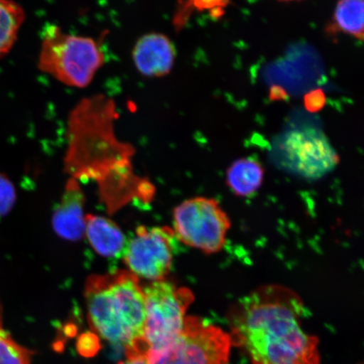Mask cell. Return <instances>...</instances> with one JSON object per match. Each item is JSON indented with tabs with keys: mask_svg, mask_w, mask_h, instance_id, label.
I'll return each mask as SVG.
<instances>
[{
	"mask_svg": "<svg viewBox=\"0 0 364 364\" xmlns=\"http://www.w3.org/2000/svg\"><path fill=\"white\" fill-rule=\"evenodd\" d=\"M303 312L297 294L271 284L241 299L231 320L254 364H320L316 338L302 329Z\"/></svg>",
	"mask_w": 364,
	"mask_h": 364,
	"instance_id": "1",
	"label": "cell"
},
{
	"mask_svg": "<svg viewBox=\"0 0 364 364\" xmlns=\"http://www.w3.org/2000/svg\"><path fill=\"white\" fill-rule=\"evenodd\" d=\"M85 298L90 326L103 339L125 351L142 343L146 313L138 277L127 270L89 277Z\"/></svg>",
	"mask_w": 364,
	"mask_h": 364,
	"instance_id": "2",
	"label": "cell"
},
{
	"mask_svg": "<svg viewBox=\"0 0 364 364\" xmlns=\"http://www.w3.org/2000/svg\"><path fill=\"white\" fill-rule=\"evenodd\" d=\"M105 62L101 45L94 38L66 33L56 25L45 29L38 68L62 84L79 89L87 87Z\"/></svg>",
	"mask_w": 364,
	"mask_h": 364,
	"instance_id": "3",
	"label": "cell"
},
{
	"mask_svg": "<svg viewBox=\"0 0 364 364\" xmlns=\"http://www.w3.org/2000/svg\"><path fill=\"white\" fill-rule=\"evenodd\" d=\"M230 228L229 216L213 198H190L173 212L172 230L177 240L205 254L221 252Z\"/></svg>",
	"mask_w": 364,
	"mask_h": 364,
	"instance_id": "4",
	"label": "cell"
},
{
	"mask_svg": "<svg viewBox=\"0 0 364 364\" xmlns=\"http://www.w3.org/2000/svg\"><path fill=\"white\" fill-rule=\"evenodd\" d=\"M145 326L144 341L149 348L164 347L174 341L183 329L186 314L194 294L185 287L165 280L150 282L144 288Z\"/></svg>",
	"mask_w": 364,
	"mask_h": 364,
	"instance_id": "5",
	"label": "cell"
},
{
	"mask_svg": "<svg viewBox=\"0 0 364 364\" xmlns=\"http://www.w3.org/2000/svg\"><path fill=\"white\" fill-rule=\"evenodd\" d=\"M176 240L171 228L139 227L122 253L127 271L139 279H166L171 269Z\"/></svg>",
	"mask_w": 364,
	"mask_h": 364,
	"instance_id": "6",
	"label": "cell"
},
{
	"mask_svg": "<svg viewBox=\"0 0 364 364\" xmlns=\"http://www.w3.org/2000/svg\"><path fill=\"white\" fill-rule=\"evenodd\" d=\"M231 338L203 318L186 316L173 343V364H229Z\"/></svg>",
	"mask_w": 364,
	"mask_h": 364,
	"instance_id": "7",
	"label": "cell"
},
{
	"mask_svg": "<svg viewBox=\"0 0 364 364\" xmlns=\"http://www.w3.org/2000/svg\"><path fill=\"white\" fill-rule=\"evenodd\" d=\"M136 70L149 78H161L170 74L176 60L174 44L161 33L145 34L136 41L133 49Z\"/></svg>",
	"mask_w": 364,
	"mask_h": 364,
	"instance_id": "8",
	"label": "cell"
},
{
	"mask_svg": "<svg viewBox=\"0 0 364 364\" xmlns=\"http://www.w3.org/2000/svg\"><path fill=\"white\" fill-rule=\"evenodd\" d=\"M84 203L85 197L80 186L76 181H70L53 215L54 230L59 236L77 240L85 235Z\"/></svg>",
	"mask_w": 364,
	"mask_h": 364,
	"instance_id": "9",
	"label": "cell"
},
{
	"mask_svg": "<svg viewBox=\"0 0 364 364\" xmlns=\"http://www.w3.org/2000/svg\"><path fill=\"white\" fill-rule=\"evenodd\" d=\"M284 148L291 156L315 165L336 158L326 136L313 129L291 132L284 140Z\"/></svg>",
	"mask_w": 364,
	"mask_h": 364,
	"instance_id": "10",
	"label": "cell"
},
{
	"mask_svg": "<svg viewBox=\"0 0 364 364\" xmlns=\"http://www.w3.org/2000/svg\"><path fill=\"white\" fill-rule=\"evenodd\" d=\"M85 235L95 252L106 257L122 256L126 247L125 235L120 228L107 218L85 216Z\"/></svg>",
	"mask_w": 364,
	"mask_h": 364,
	"instance_id": "11",
	"label": "cell"
},
{
	"mask_svg": "<svg viewBox=\"0 0 364 364\" xmlns=\"http://www.w3.org/2000/svg\"><path fill=\"white\" fill-rule=\"evenodd\" d=\"M264 181V169L252 158L235 161L226 173V184L231 192L240 198H248L257 192Z\"/></svg>",
	"mask_w": 364,
	"mask_h": 364,
	"instance_id": "12",
	"label": "cell"
},
{
	"mask_svg": "<svg viewBox=\"0 0 364 364\" xmlns=\"http://www.w3.org/2000/svg\"><path fill=\"white\" fill-rule=\"evenodd\" d=\"M364 0H339L327 33L347 34L353 38L363 40Z\"/></svg>",
	"mask_w": 364,
	"mask_h": 364,
	"instance_id": "13",
	"label": "cell"
},
{
	"mask_svg": "<svg viewBox=\"0 0 364 364\" xmlns=\"http://www.w3.org/2000/svg\"><path fill=\"white\" fill-rule=\"evenodd\" d=\"M26 13L14 0H0V58L11 52L15 45Z\"/></svg>",
	"mask_w": 364,
	"mask_h": 364,
	"instance_id": "14",
	"label": "cell"
},
{
	"mask_svg": "<svg viewBox=\"0 0 364 364\" xmlns=\"http://www.w3.org/2000/svg\"><path fill=\"white\" fill-rule=\"evenodd\" d=\"M230 0H182L177 7L174 19L175 28L181 30L188 23L192 14L196 11H210L211 16L218 18L223 16L224 9L229 6Z\"/></svg>",
	"mask_w": 364,
	"mask_h": 364,
	"instance_id": "15",
	"label": "cell"
},
{
	"mask_svg": "<svg viewBox=\"0 0 364 364\" xmlns=\"http://www.w3.org/2000/svg\"><path fill=\"white\" fill-rule=\"evenodd\" d=\"M33 353L13 338L0 321V364H31Z\"/></svg>",
	"mask_w": 364,
	"mask_h": 364,
	"instance_id": "16",
	"label": "cell"
},
{
	"mask_svg": "<svg viewBox=\"0 0 364 364\" xmlns=\"http://www.w3.org/2000/svg\"><path fill=\"white\" fill-rule=\"evenodd\" d=\"M15 201V190L6 177L0 176V215L6 213Z\"/></svg>",
	"mask_w": 364,
	"mask_h": 364,
	"instance_id": "17",
	"label": "cell"
},
{
	"mask_svg": "<svg viewBox=\"0 0 364 364\" xmlns=\"http://www.w3.org/2000/svg\"><path fill=\"white\" fill-rule=\"evenodd\" d=\"M79 352L85 357L94 356L99 351V341L93 333H85L80 336L78 341Z\"/></svg>",
	"mask_w": 364,
	"mask_h": 364,
	"instance_id": "18",
	"label": "cell"
},
{
	"mask_svg": "<svg viewBox=\"0 0 364 364\" xmlns=\"http://www.w3.org/2000/svg\"><path fill=\"white\" fill-rule=\"evenodd\" d=\"M325 103L324 94L321 90H315L306 97V105L308 110L316 112L320 110Z\"/></svg>",
	"mask_w": 364,
	"mask_h": 364,
	"instance_id": "19",
	"label": "cell"
},
{
	"mask_svg": "<svg viewBox=\"0 0 364 364\" xmlns=\"http://www.w3.org/2000/svg\"><path fill=\"white\" fill-rule=\"evenodd\" d=\"M126 354L127 360L118 364H148L144 353L129 352Z\"/></svg>",
	"mask_w": 364,
	"mask_h": 364,
	"instance_id": "20",
	"label": "cell"
},
{
	"mask_svg": "<svg viewBox=\"0 0 364 364\" xmlns=\"http://www.w3.org/2000/svg\"><path fill=\"white\" fill-rule=\"evenodd\" d=\"M283 1H291V0H283Z\"/></svg>",
	"mask_w": 364,
	"mask_h": 364,
	"instance_id": "21",
	"label": "cell"
}]
</instances>
